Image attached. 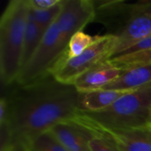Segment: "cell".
Listing matches in <instances>:
<instances>
[{"label": "cell", "instance_id": "obj_7", "mask_svg": "<svg viewBox=\"0 0 151 151\" xmlns=\"http://www.w3.org/2000/svg\"><path fill=\"white\" fill-rule=\"evenodd\" d=\"M96 9L91 0H63L57 25L62 44L67 50L71 38L96 19Z\"/></svg>", "mask_w": 151, "mask_h": 151}, {"label": "cell", "instance_id": "obj_20", "mask_svg": "<svg viewBox=\"0 0 151 151\" xmlns=\"http://www.w3.org/2000/svg\"><path fill=\"white\" fill-rule=\"evenodd\" d=\"M151 50V35L144 38V39H142V40H141L136 44H134V46L129 48L127 50H126L125 52H123V53H121L119 55L137 53V52L145 51V50Z\"/></svg>", "mask_w": 151, "mask_h": 151}, {"label": "cell", "instance_id": "obj_13", "mask_svg": "<svg viewBox=\"0 0 151 151\" xmlns=\"http://www.w3.org/2000/svg\"><path fill=\"white\" fill-rule=\"evenodd\" d=\"M43 35H44V33L40 29L38 25L35 23V19H33V17L29 12L27 27H26V30H25L24 41H23L20 70L31 59V58L35 54V50H37L38 46L40 45Z\"/></svg>", "mask_w": 151, "mask_h": 151}, {"label": "cell", "instance_id": "obj_2", "mask_svg": "<svg viewBox=\"0 0 151 151\" xmlns=\"http://www.w3.org/2000/svg\"><path fill=\"white\" fill-rule=\"evenodd\" d=\"M96 130H127L150 127L151 88L125 94L99 111H80L73 119Z\"/></svg>", "mask_w": 151, "mask_h": 151}, {"label": "cell", "instance_id": "obj_4", "mask_svg": "<svg viewBox=\"0 0 151 151\" xmlns=\"http://www.w3.org/2000/svg\"><path fill=\"white\" fill-rule=\"evenodd\" d=\"M104 24L110 27L109 34L118 38L114 58L151 35V1H121L109 12Z\"/></svg>", "mask_w": 151, "mask_h": 151}, {"label": "cell", "instance_id": "obj_10", "mask_svg": "<svg viewBox=\"0 0 151 151\" xmlns=\"http://www.w3.org/2000/svg\"><path fill=\"white\" fill-rule=\"evenodd\" d=\"M99 131H103L111 136L117 142L120 151H151L150 127Z\"/></svg>", "mask_w": 151, "mask_h": 151}, {"label": "cell", "instance_id": "obj_21", "mask_svg": "<svg viewBox=\"0 0 151 151\" xmlns=\"http://www.w3.org/2000/svg\"><path fill=\"white\" fill-rule=\"evenodd\" d=\"M8 101L6 97H2L0 100V127L4 126L8 118Z\"/></svg>", "mask_w": 151, "mask_h": 151}, {"label": "cell", "instance_id": "obj_14", "mask_svg": "<svg viewBox=\"0 0 151 151\" xmlns=\"http://www.w3.org/2000/svg\"><path fill=\"white\" fill-rule=\"evenodd\" d=\"M109 61L122 70H128L142 65H151V50L132 54L119 55L109 59Z\"/></svg>", "mask_w": 151, "mask_h": 151}, {"label": "cell", "instance_id": "obj_6", "mask_svg": "<svg viewBox=\"0 0 151 151\" xmlns=\"http://www.w3.org/2000/svg\"><path fill=\"white\" fill-rule=\"evenodd\" d=\"M66 49L61 42L57 21L45 32L42 40L27 64L20 70L14 84L27 86L50 75Z\"/></svg>", "mask_w": 151, "mask_h": 151}, {"label": "cell", "instance_id": "obj_19", "mask_svg": "<svg viewBox=\"0 0 151 151\" xmlns=\"http://www.w3.org/2000/svg\"><path fill=\"white\" fill-rule=\"evenodd\" d=\"M62 0H27L30 8L34 10H47L58 4Z\"/></svg>", "mask_w": 151, "mask_h": 151}, {"label": "cell", "instance_id": "obj_12", "mask_svg": "<svg viewBox=\"0 0 151 151\" xmlns=\"http://www.w3.org/2000/svg\"><path fill=\"white\" fill-rule=\"evenodd\" d=\"M128 92L99 89L85 93H80L79 111H99L110 107L118 99Z\"/></svg>", "mask_w": 151, "mask_h": 151}, {"label": "cell", "instance_id": "obj_1", "mask_svg": "<svg viewBox=\"0 0 151 151\" xmlns=\"http://www.w3.org/2000/svg\"><path fill=\"white\" fill-rule=\"evenodd\" d=\"M8 101L5 127L14 143L28 145L55 125L73 120L79 112L80 92L51 74L27 86H16Z\"/></svg>", "mask_w": 151, "mask_h": 151}, {"label": "cell", "instance_id": "obj_5", "mask_svg": "<svg viewBox=\"0 0 151 151\" xmlns=\"http://www.w3.org/2000/svg\"><path fill=\"white\" fill-rule=\"evenodd\" d=\"M118 38L113 35H96V39L81 55L63 58L51 70L50 74L59 82L73 85L75 81L92 67L111 59L115 52Z\"/></svg>", "mask_w": 151, "mask_h": 151}, {"label": "cell", "instance_id": "obj_16", "mask_svg": "<svg viewBox=\"0 0 151 151\" xmlns=\"http://www.w3.org/2000/svg\"><path fill=\"white\" fill-rule=\"evenodd\" d=\"M26 147L28 151H67L50 131L38 135Z\"/></svg>", "mask_w": 151, "mask_h": 151}, {"label": "cell", "instance_id": "obj_17", "mask_svg": "<svg viewBox=\"0 0 151 151\" xmlns=\"http://www.w3.org/2000/svg\"><path fill=\"white\" fill-rule=\"evenodd\" d=\"M96 39V35L91 36V35L84 33L83 31H80V32L76 33L71 38L68 47H67V50L63 58H75V57L81 55L90 45H92L94 43Z\"/></svg>", "mask_w": 151, "mask_h": 151}, {"label": "cell", "instance_id": "obj_9", "mask_svg": "<svg viewBox=\"0 0 151 151\" xmlns=\"http://www.w3.org/2000/svg\"><path fill=\"white\" fill-rule=\"evenodd\" d=\"M123 71L107 60L81 74L75 81L73 86L80 93L103 89L115 81L122 74Z\"/></svg>", "mask_w": 151, "mask_h": 151}, {"label": "cell", "instance_id": "obj_22", "mask_svg": "<svg viewBox=\"0 0 151 151\" xmlns=\"http://www.w3.org/2000/svg\"><path fill=\"white\" fill-rule=\"evenodd\" d=\"M12 151H28L27 148L21 143H14L13 144V148Z\"/></svg>", "mask_w": 151, "mask_h": 151}, {"label": "cell", "instance_id": "obj_18", "mask_svg": "<svg viewBox=\"0 0 151 151\" xmlns=\"http://www.w3.org/2000/svg\"><path fill=\"white\" fill-rule=\"evenodd\" d=\"M96 135L88 142L90 151H120L111 136L103 131L96 130Z\"/></svg>", "mask_w": 151, "mask_h": 151}, {"label": "cell", "instance_id": "obj_11", "mask_svg": "<svg viewBox=\"0 0 151 151\" xmlns=\"http://www.w3.org/2000/svg\"><path fill=\"white\" fill-rule=\"evenodd\" d=\"M149 88H151V65L124 70L115 81L103 89L132 92Z\"/></svg>", "mask_w": 151, "mask_h": 151}, {"label": "cell", "instance_id": "obj_3", "mask_svg": "<svg viewBox=\"0 0 151 151\" xmlns=\"http://www.w3.org/2000/svg\"><path fill=\"white\" fill-rule=\"evenodd\" d=\"M27 0H12L0 19V76L5 86L15 83L21 68L25 30L28 19Z\"/></svg>", "mask_w": 151, "mask_h": 151}, {"label": "cell", "instance_id": "obj_15", "mask_svg": "<svg viewBox=\"0 0 151 151\" xmlns=\"http://www.w3.org/2000/svg\"><path fill=\"white\" fill-rule=\"evenodd\" d=\"M63 0L57 5L47 10H34L29 7V12L35 19V23L38 25L40 29L45 34V32L57 21L62 9ZM29 6V5H28Z\"/></svg>", "mask_w": 151, "mask_h": 151}, {"label": "cell", "instance_id": "obj_23", "mask_svg": "<svg viewBox=\"0 0 151 151\" xmlns=\"http://www.w3.org/2000/svg\"><path fill=\"white\" fill-rule=\"evenodd\" d=\"M150 128H151V123H150Z\"/></svg>", "mask_w": 151, "mask_h": 151}, {"label": "cell", "instance_id": "obj_8", "mask_svg": "<svg viewBox=\"0 0 151 151\" xmlns=\"http://www.w3.org/2000/svg\"><path fill=\"white\" fill-rule=\"evenodd\" d=\"M50 132L67 151H90L88 142L96 134L95 129L74 119L60 122Z\"/></svg>", "mask_w": 151, "mask_h": 151}]
</instances>
